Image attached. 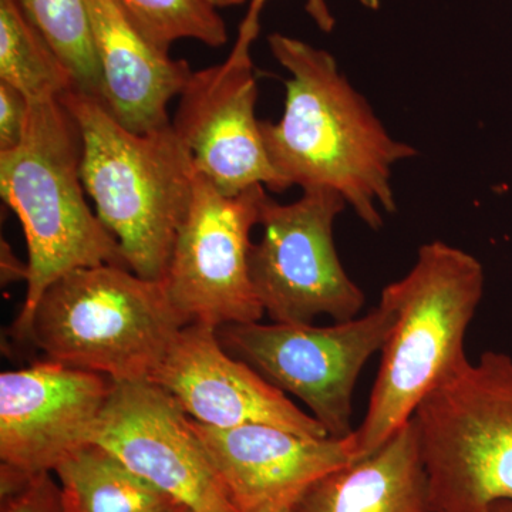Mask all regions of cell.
Wrapping results in <instances>:
<instances>
[{"instance_id":"cell-23","label":"cell","mask_w":512,"mask_h":512,"mask_svg":"<svg viewBox=\"0 0 512 512\" xmlns=\"http://www.w3.org/2000/svg\"><path fill=\"white\" fill-rule=\"evenodd\" d=\"M266 2L268 0H251L247 15L239 26L237 43L252 45L261 30L259 18H261V12ZM357 2L372 10H377L380 6V0H357ZM305 10L322 32L330 33L335 28L336 20L333 18L326 0H306Z\"/></svg>"},{"instance_id":"cell-27","label":"cell","mask_w":512,"mask_h":512,"mask_svg":"<svg viewBox=\"0 0 512 512\" xmlns=\"http://www.w3.org/2000/svg\"><path fill=\"white\" fill-rule=\"evenodd\" d=\"M255 512H291V505H275V507H266Z\"/></svg>"},{"instance_id":"cell-7","label":"cell","mask_w":512,"mask_h":512,"mask_svg":"<svg viewBox=\"0 0 512 512\" xmlns=\"http://www.w3.org/2000/svg\"><path fill=\"white\" fill-rule=\"evenodd\" d=\"M394 325L389 306L332 326L239 323L218 329L224 349L284 393L305 403L329 437L346 439L353 392L367 360L382 352Z\"/></svg>"},{"instance_id":"cell-3","label":"cell","mask_w":512,"mask_h":512,"mask_svg":"<svg viewBox=\"0 0 512 512\" xmlns=\"http://www.w3.org/2000/svg\"><path fill=\"white\" fill-rule=\"evenodd\" d=\"M82 158V134L60 99L30 100L22 143L0 153V194L28 245L25 302L10 329L18 342H29L37 303L57 279L92 266L128 268L119 242L87 204Z\"/></svg>"},{"instance_id":"cell-8","label":"cell","mask_w":512,"mask_h":512,"mask_svg":"<svg viewBox=\"0 0 512 512\" xmlns=\"http://www.w3.org/2000/svg\"><path fill=\"white\" fill-rule=\"evenodd\" d=\"M342 195L303 191L299 200L262 205V238L252 244L249 271L265 315L275 323L312 325L359 316L365 292L346 274L333 242V224L345 211Z\"/></svg>"},{"instance_id":"cell-16","label":"cell","mask_w":512,"mask_h":512,"mask_svg":"<svg viewBox=\"0 0 512 512\" xmlns=\"http://www.w3.org/2000/svg\"><path fill=\"white\" fill-rule=\"evenodd\" d=\"M291 512H433L413 419L372 456L318 478Z\"/></svg>"},{"instance_id":"cell-11","label":"cell","mask_w":512,"mask_h":512,"mask_svg":"<svg viewBox=\"0 0 512 512\" xmlns=\"http://www.w3.org/2000/svg\"><path fill=\"white\" fill-rule=\"evenodd\" d=\"M258 93L251 46L235 42L227 60L192 72L178 96L175 134L197 174L228 197L255 185L282 192L256 119Z\"/></svg>"},{"instance_id":"cell-17","label":"cell","mask_w":512,"mask_h":512,"mask_svg":"<svg viewBox=\"0 0 512 512\" xmlns=\"http://www.w3.org/2000/svg\"><path fill=\"white\" fill-rule=\"evenodd\" d=\"M53 474L64 512H171L183 505L96 443L76 448Z\"/></svg>"},{"instance_id":"cell-6","label":"cell","mask_w":512,"mask_h":512,"mask_svg":"<svg viewBox=\"0 0 512 512\" xmlns=\"http://www.w3.org/2000/svg\"><path fill=\"white\" fill-rule=\"evenodd\" d=\"M433 512L512 501V356L488 350L413 414Z\"/></svg>"},{"instance_id":"cell-25","label":"cell","mask_w":512,"mask_h":512,"mask_svg":"<svg viewBox=\"0 0 512 512\" xmlns=\"http://www.w3.org/2000/svg\"><path fill=\"white\" fill-rule=\"evenodd\" d=\"M487 512H512V501H498L491 505Z\"/></svg>"},{"instance_id":"cell-10","label":"cell","mask_w":512,"mask_h":512,"mask_svg":"<svg viewBox=\"0 0 512 512\" xmlns=\"http://www.w3.org/2000/svg\"><path fill=\"white\" fill-rule=\"evenodd\" d=\"M90 443L192 512H237L191 417L153 380L114 382Z\"/></svg>"},{"instance_id":"cell-28","label":"cell","mask_w":512,"mask_h":512,"mask_svg":"<svg viewBox=\"0 0 512 512\" xmlns=\"http://www.w3.org/2000/svg\"><path fill=\"white\" fill-rule=\"evenodd\" d=\"M171 512H192L190 508L185 507V505H181V507L175 508V510Z\"/></svg>"},{"instance_id":"cell-4","label":"cell","mask_w":512,"mask_h":512,"mask_svg":"<svg viewBox=\"0 0 512 512\" xmlns=\"http://www.w3.org/2000/svg\"><path fill=\"white\" fill-rule=\"evenodd\" d=\"M60 101L82 134V180L97 217L130 271L163 282L191 207L197 171L190 151L173 124L138 134L96 97L72 90Z\"/></svg>"},{"instance_id":"cell-26","label":"cell","mask_w":512,"mask_h":512,"mask_svg":"<svg viewBox=\"0 0 512 512\" xmlns=\"http://www.w3.org/2000/svg\"><path fill=\"white\" fill-rule=\"evenodd\" d=\"M215 5L218 6V8H229V6H238L242 5V3L245 2V0H214Z\"/></svg>"},{"instance_id":"cell-9","label":"cell","mask_w":512,"mask_h":512,"mask_svg":"<svg viewBox=\"0 0 512 512\" xmlns=\"http://www.w3.org/2000/svg\"><path fill=\"white\" fill-rule=\"evenodd\" d=\"M264 185L221 194L197 174L190 211L171 254L163 284L188 323L220 329L261 322L265 311L249 271L252 228L261 222L268 197Z\"/></svg>"},{"instance_id":"cell-1","label":"cell","mask_w":512,"mask_h":512,"mask_svg":"<svg viewBox=\"0 0 512 512\" xmlns=\"http://www.w3.org/2000/svg\"><path fill=\"white\" fill-rule=\"evenodd\" d=\"M268 46L289 73L284 114L275 123L261 121L282 192H336L360 221L379 231L383 214L397 211L394 165L419 151L392 137L329 52L282 33L269 35Z\"/></svg>"},{"instance_id":"cell-18","label":"cell","mask_w":512,"mask_h":512,"mask_svg":"<svg viewBox=\"0 0 512 512\" xmlns=\"http://www.w3.org/2000/svg\"><path fill=\"white\" fill-rule=\"evenodd\" d=\"M0 82L20 90L29 100L60 99L76 90L66 64L15 0H0Z\"/></svg>"},{"instance_id":"cell-21","label":"cell","mask_w":512,"mask_h":512,"mask_svg":"<svg viewBox=\"0 0 512 512\" xmlns=\"http://www.w3.org/2000/svg\"><path fill=\"white\" fill-rule=\"evenodd\" d=\"M0 512H64L59 483L52 473H19L0 468Z\"/></svg>"},{"instance_id":"cell-24","label":"cell","mask_w":512,"mask_h":512,"mask_svg":"<svg viewBox=\"0 0 512 512\" xmlns=\"http://www.w3.org/2000/svg\"><path fill=\"white\" fill-rule=\"evenodd\" d=\"M28 275V265H20L19 259L12 254L8 244L2 242V282L3 284H10L16 279H25Z\"/></svg>"},{"instance_id":"cell-19","label":"cell","mask_w":512,"mask_h":512,"mask_svg":"<svg viewBox=\"0 0 512 512\" xmlns=\"http://www.w3.org/2000/svg\"><path fill=\"white\" fill-rule=\"evenodd\" d=\"M72 73L77 92L103 103V77L84 0H15Z\"/></svg>"},{"instance_id":"cell-22","label":"cell","mask_w":512,"mask_h":512,"mask_svg":"<svg viewBox=\"0 0 512 512\" xmlns=\"http://www.w3.org/2000/svg\"><path fill=\"white\" fill-rule=\"evenodd\" d=\"M30 100L20 90L0 82V153L15 150L28 126Z\"/></svg>"},{"instance_id":"cell-15","label":"cell","mask_w":512,"mask_h":512,"mask_svg":"<svg viewBox=\"0 0 512 512\" xmlns=\"http://www.w3.org/2000/svg\"><path fill=\"white\" fill-rule=\"evenodd\" d=\"M84 2L103 77L104 107L134 133L170 126L168 106L190 79V63L151 45L114 0Z\"/></svg>"},{"instance_id":"cell-13","label":"cell","mask_w":512,"mask_h":512,"mask_svg":"<svg viewBox=\"0 0 512 512\" xmlns=\"http://www.w3.org/2000/svg\"><path fill=\"white\" fill-rule=\"evenodd\" d=\"M150 380L160 384L192 420L232 429L268 424L306 437H329L319 421L254 367L222 346L218 329L184 326Z\"/></svg>"},{"instance_id":"cell-12","label":"cell","mask_w":512,"mask_h":512,"mask_svg":"<svg viewBox=\"0 0 512 512\" xmlns=\"http://www.w3.org/2000/svg\"><path fill=\"white\" fill-rule=\"evenodd\" d=\"M113 380L43 360L0 375V461L19 473H53L90 443Z\"/></svg>"},{"instance_id":"cell-20","label":"cell","mask_w":512,"mask_h":512,"mask_svg":"<svg viewBox=\"0 0 512 512\" xmlns=\"http://www.w3.org/2000/svg\"><path fill=\"white\" fill-rule=\"evenodd\" d=\"M121 12L154 47L170 53L178 40L208 47L228 43V28L214 0H114Z\"/></svg>"},{"instance_id":"cell-5","label":"cell","mask_w":512,"mask_h":512,"mask_svg":"<svg viewBox=\"0 0 512 512\" xmlns=\"http://www.w3.org/2000/svg\"><path fill=\"white\" fill-rule=\"evenodd\" d=\"M187 325L163 282L100 265L69 272L46 289L29 343L53 362L133 382L153 377Z\"/></svg>"},{"instance_id":"cell-2","label":"cell","mask_w":512,"mask_h":512,"mask_svg":"<svg viewBox=\"0 0 512 512\" xmlns=\"http://www.w3.org/2000/svg\"><path fill=\"white\" fill-rule=\"evenodd\" d=\"M484 286L476 256L433 241L421 245L406 276L383 289L380 302L393 312L394 325L365 419L352 434V463L382 448L434 389L470 362L464 345Z\"/></svg>"},{"instance_id":"cell-14","label":"cell","mask_w":512,"mask_h":512,"mask_svg":"<svg viewBox=\"0 0 512 512\" xmlns=\"http://www.w3.org/2000/svg\"><path fill=\"white\" fill-rule=\"evenodd\" d=\"M192 424L237 512L292 507L318 478L352 463V436L316 439L268 424Z\"/></svg>"}]
</instances>
